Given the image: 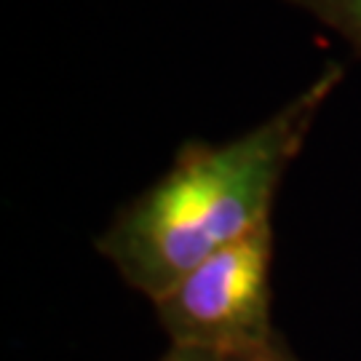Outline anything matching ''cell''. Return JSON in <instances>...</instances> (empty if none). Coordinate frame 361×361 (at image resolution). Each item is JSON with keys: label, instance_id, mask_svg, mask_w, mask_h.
Segmentation results:
<instances>
[{"label": "cell", "instance_id": "cell-2", "mask_svg": "<svg viewBox=\"0 0 361 361\" xmlns=\"http://www.w3.org/2000/svg\"><path fill=\"white\" fill-rule=\"evenodd\" d=\"M273 222L222 246L153 300L169 343L235 359L273 335Z\"/></svg>", "mask_w": 361, "mask_h": 361}, {"label": "cell", "instance_id": "cell-3", "mask_svg": "<svg viewBox=\"0 0 361 361\" xmlns=\"http://www.w3.org/2000/svg\"><path fill=\"white\" fill-rule=\"evenodd\" d=\"M297 11L308 13L319 25L345 40L353 56L361 62V0H284Z\"/></svg>", "mask_w": 361, "mask_h": 361}, {"label": "cell", "instance_id": "cell-5", "mask_svg": "<svg viewBox=\"0 0 361 361\" xmlns=\"http://www.w3.org/2000/svg\"><path fill=\"white\" fill-rule=\"evenodd\" d=\"M158 361H228L222 356L207 353V350H193V348H177V345H169V350Z\"/></svg>", "mask_w": 361, "mask_h": 361}, {"label": "cell", "instance_id": "cell-1", "mask_svg": "<svg viewBox=\"0 0 361 361\" xmlns=\"http://www.w3.org/2000/svg\"><path fill=\"white\" fill-rule=\"evenodd\" d=\"M343 80L345 67L329 62L244 134L182 142L166 171L113 214L97 252L153 302L209 255L271 222L286 171Z\"/></svg>", "mask_w": 361, "mask_h": 361}, {"label": "cell", "instance_id": "cell-4", "mask_svg": "<svg viewBox=\"0 0 361 361\" xmlns=\"http://www.w3.org/2000/svg\"><path fill=\"white\" fill-rule=\"evenodd\" d=\"M228 361H300V359H297L295 350L289 348V343H286L284 337L276 332L265 345H259V348L249 350L244 356H235V359H228Z\"/></svg>", "mask_w": 361, "mask_h": 361}]
</instances>
